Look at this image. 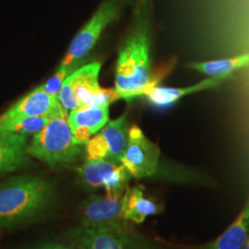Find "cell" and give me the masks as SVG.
Listing matches in <instances>:
<instances>
[{"label": "cell", "instance_id": "8992f818", "mask_svg": "<svg viewBox=\"0 0 249 249\" xmlns=\"http://www.w3.org/2000/svg\"><path fill=\"white\" fill-rule=\"evenodd\" d=\"M118 14L119 4L117 0L105 1L86 25L74 37L61 66L74 70L80 60L92 49L103 31L118 17Z\"/></svg>", "mask_w": 249, "mask_h": 249}, {"label": "cell", "instance_id": "ba28073f", "mask_svg": "<svg viewBox=\"0 0 249 249\" xmlns=\"http://www.w3.org/2000/svg\"><path fill=\"white\" fill-rule=\"evenodd\" d=\"M101 64L93 62L72 72L65 80L58 98L66 111L86 108L99 89V72Z\"/></svg>", "mask_w": 249, "mask_h": 249}, {"label": "cell", "instance_id": "277c9868", "mask_svg": "<svg viewBox=\"0 0 249 249\" xmlns=\"http://www.w3.org/2000/svg\"><path fill=\"white\" fill-rule=\"evenodd\" d=\"M66 236L77 249H167L129 225L115 228L79 225L70 228Z\"/></svg>", "mask_w": 249, "mask_h": 249}, {"label": "cell", "instance_id": "e0dca14e", "mask_svg": "<svg viewBox=\"0 0 249 249\" xmlns=\"http://www.w3.org/2000/svg\"><path fill=\"white\" fill-rule=\"evenodd\" d=\"M249 66V53H244L231 58H224L207 62L192 63L189 67L197 72L210 77H225L231 76L233 72Z\"/></svg>", "mask_w": 249, "mask_h": 249}, {"label": "cell", "instance_id": "52a82bcc", "mask_svg": "<svg viewBox=\"0 0 249 249\" xmlns=\"http://www.w3.org/2000/svg\"><path fill=\"white\" fill-rule=\"evenodd\" d=\"M160 151L136 124L129 127L128 142L121 158V163L132 178H152L159 170Z\"/></svg>", "mask_w": 249, "mask_h": 249}, {"label": "cell", "instance_id": "d6986e66", "mask_svg": "<svg viewBox=\"0 0 249 249\" xmlns=\"http://www.w3.org/2000/svg\"><path fill=\"white\" fill-rule=\"evenodd\" d=\"M72 73V70L60 65L58 71L43 85L44 89L50 95L58 97L65 80Z\"/></svg>", "mask_w": 249, "mask_h": 249}, {"label": "cell", "instance_id": "ffe728a7", "mask_svg": "<svg viewBox=\"0 0 249 249\" xmlns=\"http://www.w3.org/2000/svg\"><path fill=\"white\" fill-rule=\"evenodd\" d=\"M24 249H77L71 244L66 245L58 242H43L31 245Z\"/></svg>", "mask_w": 249, "mask_h": 249}, {"label": "cell", "instance_id": "6da1fadb", "mask_svg": "<svg viewBox=\"0 0 249 249\" xmlns=\"http://www.w3.org/2000/svg\"><path fill=\"white\" fill-rule=\"evenodd\" d=\"M58 189L43 176L25 175L0 184V230L45 220L58 205Z\"/></svg>", "mask_w": 249, "mask_h": 249}, {"label": "cell", "instance_id": "ac0fdd59", "mask_svg": "<svg viewBox=\"0 0 249 249\" xmlns=\"http://www.w3.org/2000/svg\"><path fill=\"white\" fill-rule=\"evenodd\" d=\"M50 119L51 118L46 116H0V130L22 135H36L45 127Z\"/></svg>", "mask_w": 249, "mask_h": 249}, {"label": "cell", "instance_id": "7c38bea8", "mask_svg": "<svg viewBox=\"0 0 249 249\" xmlns=\"http://www.w3.org/2000/svg\"><path fill=\"white\" fill-rule=\"evenodd\" d=\"M74 142L83 146L109 121V107H92L73 110L68 116Z\"/></svg>", "mask_w": 249, "mask_h": 249}, {"label": "cell", "instance_id": "4fadbf2b", "mask_svg": "<svg viewBox=\"0 0 249 249\" xmlns=\"http://www.w3.org/2000/svg\"><path fill=\"white\" fill-rule=\"evenodd\" d=\"M26 135L0 130V177L31 163Z\"/></svg>", "mask_w": 249, "mask_h": 249}, {"label": "cell", "instance_id": "8fae6325", "mask_svg": "<svg viewBox=\"0 0 249 249\" xmlns=\"http://www.w3.org/2000/svg\"><path fill=\"white\" fill-rule=\"evenodd\" d=\"M46 116L53 118L68 116V112L63 107L59 98L47 93L43 85H41L18 100L1 116Z\"/></svg>", "mask_w": 249, "mask_h": 249}, {"label": "cell", "instance_id": "9a60e30c", "mask_svg": "<svg viewBox=\"0 0 249 249\" xmlns=\"http://www.w3.org/2000/svg\"><path fill=\"white\" fill-rule=\"evenodd\" d=\"M249 241V195L239 216L213 242L200 249H246Z\"/></svg>", "mask_w": 249, "mask_h": 249}, {"label": "cell", "instance_id": "2e32d148", "mask_svg": "<svg viewBox=\"0 0 249 249\" xmlns=\"http://www.w3.org/2000/svg\"><path fill=\"white\" fill-rule=\"evenodd\" d=\"M225 80H226L225 77H211L208 80H203L199 83H196L195 85L186 87V88L158 87L156 86V82H155L149 89H147L145 95L154 106L168 107L186 95L197 92L203 89H210L212 87L220 84Z\"/></svg>", "mask_w": 249, "mask_h": 249}, {"label": "cell", "instance_id": "9c48e42d", "mask_svg": "<svg viewBox=\"0 0 249 249\" xmlns=\"http://www.w3.org/2000/svg\"><path fill=\"white\" fill-rule=\"evenodd\" d=\"M128 120L124 114L107 124L86 144L87 159L121 161L128 142Z\"/></svg>", "mask_w": 249, "mask_h": 249}, {"label": "cell", "instance_id": "5bb4252c", "mask_svg": "<svg viewBox=\"0 0 249 249\" xmlns=\"http://www.w3.org/2000/svg\"><path fill=\"white\" fill-rule=\"evenodd\" d=\"M122 211L125 221L142 223L147 217L160 213L162 208L154 199L145 196L143 187L135 186L125 190Z\"/></svg>", "mask_w": 249, "mask_h": 249}, {"label": "cell", "instance_id": "7a4b0ae2", "mask_svg": "<svg viewBox=\"0 0 249 249\" xmlns=\"http://www.w3.org/2000/svg\"><path fill=\"white\" fill-rule=\"evenodd\" d=\"M153 83L155 81H151L148 24L141 9L131 35L119 51L115 89L120 99L130 101L145 95Z\"/></svg>", "mask_w": 249, "mask_h": 249}, {"label": "cell", "instance_id": "3957f363", "mask_svg": "<svg viewBox=\"0 0 249 249\" xmlns=\"http://www.w3.org/2000/svg\"><path fill=\"white\" fill-rule=\"evenodd\" d=\"M81 151V146L74 142L68 116L51 118L27 148L30 156L44 161L52 169L71 165Z\"/></svg>", "mask_w": 249, "mask_h": 249}, {"label": "cell", "instance_id": "44dd1931", "mask_svg": "<svg viewBox=\"0 0 249 249\" xmlns=\"http://www.w3.org/2000/svg\"><path fill=\"white\" fill-rule=\"evenodd\" d=\"M246 249H249V243H248V245H247V247H246Z\"/></svg>", "mask_w": 249, "mask_h": 249}, {"label": "cell", "instance_id": "5b68a950", "mask_svg": "<svg viewBox=\"0 0 249 249\" xmlns=\"http://www.w3.org/2000/svg\"><path fill=\"white\" fill-rule=\"evenodd\" d=\"M82 187L88 190L104 187L107 195L123 196L131 179L121 161L104 159L87 160L77 169Z\"/></svg>", "mask_w": 249, "mask_h": 249}, {"label": "cell", "instance_id": "30bf717a", "mask_svg": "<svg viewBox=\"0 0 249 249\" xmlns=\"http://www.w3.org/2000/svg\"><path fill=\"white\" fill-rule=\"evenodd\" d=\"M123 196L91 195L78 208L80 225L94 228H115L128 225L123 216Z\"/></svg>", "mask_w": 249, "mask_h": 249}]
</instances>
